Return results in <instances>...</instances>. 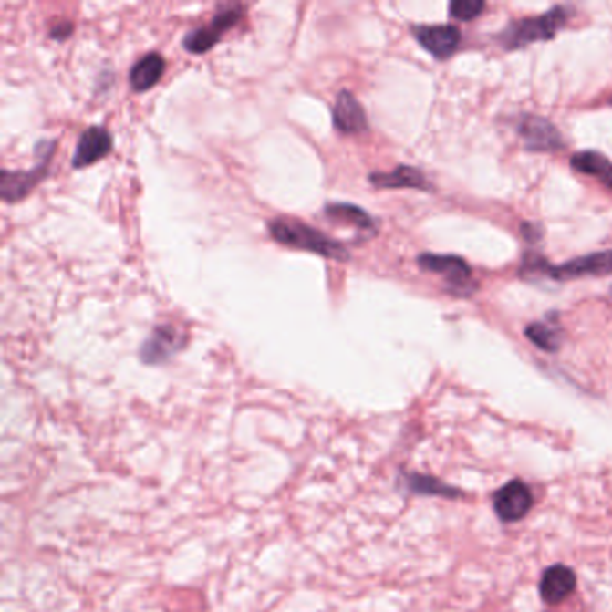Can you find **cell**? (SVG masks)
<instances>
[{"label":"cell","mask_w":612,"mask_h":612,"mask_svg":"<svg viewBox=\"0 0 612 612\" xmlns=\"http://www.w3.org/2000/svg\"><path fill=\"white\" fill-rule=\"evenodd\" d=\"M268 230L277 243L287 248L318 254L326 259L334 261H348L350 257L348 250L339 241L313 228L307 223L298 222L293 218H277L268 223Z\"/></svg>","instance_id":"6da1fadb"},{"label":"cell","mask_w":612,"mask_h":612,"mask_svg":"<svg viewBox=\"0 0 612 612\" xmlns=\"http://www.w3.org/2000/svg\"><path fill=\"white\" fill-rule=\"evenodd\" d=\"M567 20L565 7H554L541 16L521 18L512 22L500 35L501 46L504 49H519L534 42L552 40Z\"/></svg>","instance_id":"7a4b0ae2"},{"label":"cell","mask_w":612,"mask_h":612,"mask_svg":"<svg viewBox=\"0 0 612 612\" xmlns=\"http://www.w3.org/2000/svg\"><path fill=\"white\" fill-rule=\"evenodd\" d=\"M243 15H244V5L241 4L223 5L214 13L211 22H207L202 27L192 29L183 38V47L192 55L209 53L214 46L220 44V40L232 27H235L241 22Z\"/></svg>","instance_id":"3957f363"},{"label":"cell","mask_w":612,"mask_h":612,"mask_svg":"<svg viewBox=\"0 0 612 612\" xmlns=\"http://www.w3.org/2000/svg\"><path fill=\"white\" fill-rule=\"evenodd\" d=\"M55 142H47V150L44 161L29 171H7L4 169L0 174V196L5 203H16L24 200L46 176L55 153Z\"/></svg>","instance_id":"277c9868"},{"label":"cell","mask_w":612,"mask_h":612,"mask_svg":"<svg viewBox=\"0 0 612 612\" xmlns=\"http://www.w3.org/2000/svg\"><path fill=\"white\" fill-rule=\"evenodd\" d=\"M535 268L541 274H546L548 277L556 278V280L606 277V275H612V250L591 254L586 257H576L558 266H548L543 261H535Z\"/></svg>","instance_id":"5b68a950"},{"label":"cell","mask_w":612,"mask_h":612,"mask_svg":"<svg viewBox=\"0 0 612 612\" xmlns=\"http://www.w3.org/2000/svg\"><path fill=\"white\" fill-rule=\"evenodd\" d=\"M187 343V336L174 326H159L140 347V359L146 365H162L172 359Z\"/></svg>","instance_id":"8992f818"},{"label":"cell","mask_w":612,"mask_h":612,"mask_svg":"<svg viewBox=\"0 0 612 612\" xmlns=\"http://www.w3.org/2000/svg\"><path fill=\"white\" fill-rule=\"evenodd\" d=\"M517 133L530 151H555L564 146L562 135L555 126L539 115H524Z\"/></svg>","instance_id":"52a82bcc"},{"label":"cell","mask_w":612,"mask_h":612,"mask_svg":"<svg viewBox=\"0 0 612 612\" xmlns=\"http://www.w3.org/2000/svg\"><path fill=\"white\" fill-rule=\"evenodd\" d=\"M534 504L532 491L521 480H512L494 494V510L501 521L515 523L523 519Z\"/></svg>","instance_id":"ba28073f"},{"label":"cell","mask_w":612,"mask_h":612,"mask_svg":"<svg viewBox=\"0 0 612 612\" xmlns=\"http://www.w3.org/2000/svg\"><path fill=\"white\" fill-rule=\"evenodd\" d=\"M111 146V135L103 126L87 128L76 144L72 166L83 169L103 161L110 153Z\"/></svg>","instance_id":"9c48e42d"},{"label":"cell","mask_w":612,"mask_h":612,"mask_svg":"<svg viewBox=\"0 0 612 612\" xmlns=\"http://www.w3.org/2000/svg\"><path fill=\"white\" fill-rule=\"evenodd\" d=\"M413 36L437 59H445L452 55L462 40V35L454 26H415Z\"/></svg>","instance_id":"30bf717a"},{"label":"cell","mask_w":612,"mask_h":612,"mask_svg":"<svg viewBox=\"0 0 612 612\" xmlns=\"http://www.w3.org/2000/svg\"><path fill=\"white\" fill-rule=\"evenodd\" d=\"M334 128L345 135H356L368 128L367 113L352 92L341 90L333 107Z\"/></svg>","instance_id":"8fae6325"},{"label":"cell","mask_w":612,"mask_h":612,"mask_svg":"<svg viewBox=\"0 0 612 612\" xmlns=\"http://www.w3.org/2000/svg\"><path fill=\"white\" fill-rule=\"evenodd\" d=\"M419 266L431 274L444 275L451 285L454 287H465L467 280L471 277V266L456 257V255H437V254H422L417 259Z\"/></svg>","instance_id":"7c38bea8"},{"label":"cell","mask_w":612,"mask_h":612,"mask_svg":"<svg viewBox=\"0 0 612 612\" xmlns=\"http://www.w3.org/2000/svg\"><path fill=\"white\" fill-rule=\"evenodd\" d=\"M576 587V575L571 567L556 564L545 571L541 580V596L546 604L564 602Z\"/></svg>","instance_id":"4fadbf2b"},{"label":"cell","mask_w":612,"mask_h":612,"mask_svg":"<svg viewBox=\"0 0 612 612\" xmlns=\"http://www.w3.org/2000/svg\"><path fill=\"white\" fill-rule=\"evenodd\" d=\"M166 59L159 53L142 56L130 70V85L135 92L151 90L164 76Z\"/></svg>","instance_id":"5bb4252c"},{"label":"cell","mask_w":612,"mask_h":612,"mask_svg":"<svg viewBox=\"0 0 612 612\" xmlns=\"http://www.w3.org/2000/svg\"><path fill=\"white\" fill-rule=\"evenodd\" d=\"M368 180L378 189H431L426 176L419 169L410 166H399L391 172H372Z\"/></svg>","instance_id":"9a60e30c"},{"label":"cell","mask_w":612,"mask_h":612,"mask_svg":"<svg viewBox=\"0 0 612 612\" xmlns=\"http://www.w3.org/2000/svg\"><path fill=\"white\" fill-rule=\"evenodd\" d=\"M571 166H573V169H576L578 172L595 176L606 187L612 189V162L607 161L602 153H596V151L576 153L571 159Z\"/></svg>","instance_id":"2e32d148"},{"label":"cell","mask_w":612,"mask_h":612,"mask_svg":"<svg viewBox=\"0 0 612 612\" xmlns=\"http://www.w3.org/2000/svg\"><path fill=\"white\" fill-rule=\"evenodd\" d=\"M326 216L333 222L354 224L359 230H367V232L376 230V222L372 220V216L368 213H365L363 209H359L356 205H350V203H329V205H326Z\"/></svg>","instance_id":"e0dca14e"},{"label":"cell","mask_w":612,"mask_h":612,"mask_svg":"<svg viewBox=\"0 0 612 612\" xmlns=\"http://www.w3.org/2000/svg\"><path fill=\"white\" fill-rule=\"evenodd\" d=\"M406 485L413 493L419 494H431V496H442V498H460L462 493L456 491L454 487L445 485L444 482L430 478V476H420V474H408L406 476Z\"/></svg>","instance_id":"ac0fdd59"},{"label":"cell","mask_w":612,"mask_h":612,"mask_svg":"<svg viewBox=\"0 0 612 612\" xmlns=\"http://www.w3.org/2000/svg\"><path fill=\"white\" fill-rule=\"evenodd\" d=\"M524 334L528 336V339L532 343H535L539 348H543L546 352L556 350L560 347V341H562L560 329H556L552 324H541V322L530 324Z\"/></svg>","instance_id":"d6986e66"},{"label":"cell","mask_w":612,"mask_h":612,"mask_svg":"<svg viewBox=\"0 0 612 612\" xmlns=\"http://www.w3.org/2000/svg\"><path fill=\"white\" fill-rule=\"evenodd\" d=\"M483 9H485V2L482 0H456V2H451L449 5L451 16L458 20H472Z\"/></svg>","instance_id":"ffe728a7"},{"label":"cell","mask_w":612,"mask_h":612,"mask_svg":"<svg viewBox=\"0 0 612 612\" xmlns=\"http://www.w3.org/2000/svg\"><path fill=\"white\" fill-rule=\"evenodd\" d=\"M70 33H72V24L65 22V24H59V26L53 27L51 36H53V38H57V40H65L67 36H70Z\"/></svg>","instance_id":"44dd1931"}]
</instances>
